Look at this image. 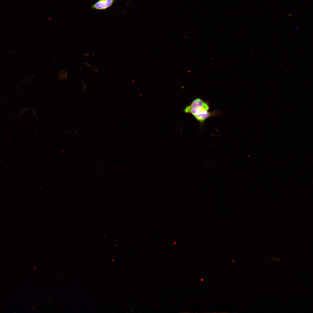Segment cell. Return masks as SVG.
Masks as SVG:
<instances>
[{"label":"cell","instance_id":"cell-1","mask_svg":"<svg viewBox=\"0 0 313 313\" xmlns=\"http://www.w3.org/2000/svg\"><path fill=\"white\" fill-rule=\"evenodd\" d=\"M209 103L202 99L198 98L193 101L191 105L185 108L186 113H190L196 120L203 123L209 117L218 114L217 111L209 112Z\"/></svg>","mask_w":313,"mask_h":313},{"label":"cell","instance_id":"cell-2","mask_svg":"<svg viewBox=\"0 0 313 313\" xmlns=\"http://www.w3.org/2000/svg\"><path fill=\"white\" fill-rule=\"evenodd\" d=\"M116 0H98L91 6L92 10H106L111 6Z\"/></svg>","mask_w":313,"mask_h":313}]
</instances>
